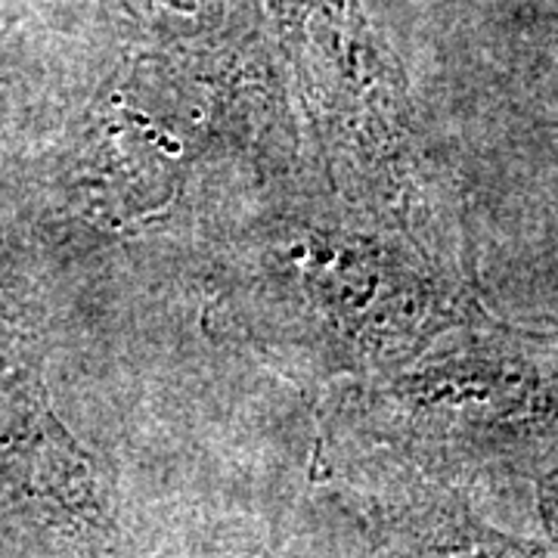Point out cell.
<instances>
[{
  "label": "cell",
  "instance_id": "cell-1",
  "mask_svg": "<svg viewBox=\"0 0 558 558\" xmlns=\"http://www.w3.org/2000/svg\"><path fill=\"white\" fill-rule=\"evenodd\" d=\"M230 323L264 357L304 376L388 379L475 299L440 242L369 220L289 215L258 230L230 270Z\"/></svg>",
  "mask_w": 558,
  "mask_h": 558
},
{
  "label": "cell",
  "instance_id": "cell-2",
  "mask_svg": "<svg viewBox=\"0 0 558 558\" xmlns=\"http://www.w3.org/2000/svg\"><path fill=\"white\" fill-rule=\"evenodd\" d=\"M391 432L457 472H524L558 462V332L502 326L481 311L379 379Z\"/></svg>",
  "mask_w": 558,
  "mask_h": 558
},
{
  "label": "cell",
  "instance_id": "cell-3",
  "mask_svg": "<svg viewBox=\"0 0 558 558\" xmlns=\"http://www.w3.org/2000/svg\"><path fill=\"white\" fill-rule=\"evenodd\" d=\"M211 100L159 62L121 65L90 100L62 161V196L102 233L143 230L180 199L205 156Z\"/></svg>",
  "mask_w": 558,
  "mask_h": 558
},
{
  "label": "cell",
  "instance_id": "cell-4",
  "mask_svg": "<svg viewBox=\"0 0 558 558\" xmlns=\"http://www.w3.org/2000/svg\"><path fill=\"white\" fill-rule=\"evenodd\" d=\"M395 531L410 558H556L546 549L499 534L447 494H418L398 515Z\"/></svg>",
  "mask_w": 558,
  "mask_h": 558
},
{
  "label": "cell",
  "instance_id": "cell-5",
  "mask_svg": "<svg viewBox=\"0 0 558 558\" xmlns=\"http://www.w3.org/2000/svg\"><path fill=\"white\" fill-rule=\"evenodd\" d=\"M537 497H539V519L546 524L553 546L558 553V462L537 481Z\"/></svg>",
  "mask_w": 558,
  "mask_h": 558
},
{
  "label": "cell",
  "instance_id": "cell-6",
  "mask_svg": "<svg viewBox=\"0 0 558 558\" xmlns=\"http://www.w3.org/2000/svg\"><path fill=\"white\" fill-rule=\"evenodd\" d=\"M245 558H267V556H264V553H258V556H245Z\"/></svg>",
  "mask_w": 558,
  "mask_h": 558
}]
</instances>
